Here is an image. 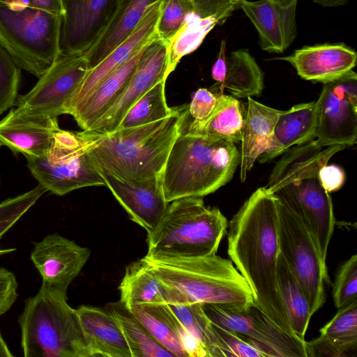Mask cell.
<instances>
[{
	"label": "cell",
	"instance_id": "obj_31",
	"mask_svg": "<svg viewBox=\"0 0 357 357\" xmlns=\"http://www.w3.org/2000/svg\"><path fill=\"white\" fill-rule=\"evenodd\" d=\"M220 92L227 89L235 98L259 96L264 89V73L248 50L231 52Z\"/></svg>",
	"mask_w": 357,
	"mask_h": 357
},
{
	"label": "cell",
	"instance_id": "obj_46",
	"mask_svg": "<svg viewBox=\"0 0 357 357\" xmlns=\"http://www.w3.org/2000/svg\"><path fill=\"white\" fill-rule=\"evenodd\" d=\"M318 176L321 185L329 193L339 190L345 181L343 169L335 165H325L319 169Z\"/></svg>",
	"mask_w": 357,
	"mask_h": 357
},
{
	"label": "cell",
	"instance_id": "obj_33",
	"mask_svg": "<svg viewBox=\"0 0 357 357\" xmlns=\"http://www.w3.org/2000/svg\"><path fill=\"white\" fill-rule=\"evenodd\" d=\"M107 309L117 320L132 357H175L120 301L109 303Z\"/></svg>",
	"mask_w": 357,
	"mask_h": 357
},
{
	"label": "cell",
	"instance_id": "obj_35",
	"mask_svg": "<svg viewBox=\"0 0 357 357\" xmlns=\"http://www.w3.org/2000/svg\"><path fill=\"white\" fill-rule=\"evenodd\" d=\"M165 82V80L158 82L135 102L116 130L147 124L169 116L174 108L167 104Z\"/></svg>",
	"mask_w": 357,
	"mask_h": 357
},
{
	"label": "cell",
	"instance_id": "obj_16",
	"mask_svg": "<svg viewBox=\"0 0 357 357\" xmlns=\"http://www.w3.org/2000/svg\"><path fill=\"white\" fill-rule=\"evenodd\" d=\"M91 251L58 234L34 244L31 259L42 277V285L67 292L87 262Z\"/></svg>",
	"mask_w": 357,
	"mask_h": 357
},
{
	"label": "cell",
	"instance_id": "obj_3",
	"mask_svg": "<svg viewBox=\"0 0 357 357\" xmlns=\"http://www.w3.org/2000/svg\"><path fill=\"white\" fill-rule=\"evenodd\" d=\"M184 107L147 124L107 133L81 131L86 152L99 172L137 181L160 176L181 132Z\"/></svg>",
	"mask_w": 357,
	"mask_h": 357
},
{
	"label": "cell",
	"instance_id": "obj_27",
	"mask_svg": "<svg viewBox=\"0 0 357 357\" xmlns=\"http://www.w3.org/2000/svg\"><path fill=\"white\" fill-rule=\"evenodd\" d=\"M162 0H117L107 27L84 54L89 70L101 62L135 29L151 4Z\"/></svg>",
	"mask_w": 357,
	"mask_h": 357
},
{
	"label": "cell",
	"instance_id": "obj_32",
	"mask_svg": "<svg viewBox=\"0 0 357 357\" xmlns=\"http://www.w3.org/2000/svg\"><path fill=\"white\" fill-rule=\"evenodd\" d=\"M278 282L291 327L294 335L305 340L310 320V305L304 290L280 253Z\"/></svg>",
	"mask_w": 357,
	"mask_h": 357
},
{
	"label": "cell",
	"instance_id": "obj_13",
	"mask_svg": "<svg viewBox=\"0 0 357 357\" xmlns=\"http://www.w3.org/2000/svg\"><path fill=\"white\" fill-rule=\"evenodd\" d=\"M316 102L315 139L323 146H352L357 138V75L324 84Z\"/></svg>",
	"mask_w": 357,
	"mask_h": 357
},
{
	"label": "cell",
	"instance_id": "obj_10",
	"mask_svg": "<svg viewBox=\"0 0 357 357\" xmlns=\"http://www.w3.org/2000/svg\"><path fill=\"white\" fill-rule=\"evenodd\" d=\"M280 253L303 287L313 315L326 301L330 283L326 262L302 220L278 199Z\"/></svg>",
	"mask_w": 357,
	"mask_h": 357
},
{
	"label": "cell",
	"instance_id": "obj_52",
	"mask_svg": "<svg viewBox=\"0 0 357 357\" xmlns=\"http://www.w3.org/2000/svg\"><path fill=\"white\" fill-rule=\"evenodd\" d=\"M2 1L9 3H19V4H26L31 3V0H1Z\"/></svg>",
	"mask_w": 357,
	"mask_h": 357
},
{
	"label": "cell",
	"instance_id": "obj_42",
	"mask_svg": "<svg viewBox=\"0 0 357 357\" xmlns=\"http://www.w3.org/2000/svg\"><path fill=\"white\" fill-rule=\"evenodd\" d=\"M211 325L216 340L217 357H263L257 349L236 333L212 322Z\"/></svg>",
	"mask_w": 357,
	"mask_h": 357
},
{
	"label": "cell",
	"instance_id": "obj_18",
	"mask_svg": "<svg viewBox=\"0 0 357 357\" xmlns=\"http://www.w3.org/2000/svg\"><path fill=\"white\" fill-rule=\"evenodd\" d=\"M162 1L151 4L132 33L117 45L101 62L89 70L73 93L66 109L70 112L92 93L96 86L112 71L143 49L156 36V26Z\"/></svg>",
	"mask_w": 357,
	"mask_h": 357
},
{
	"label": "cell",
	"instance_id": "obj_20",
	"mask_svg": "<svg viewBox=\"0 0 357 357\" xmlns=\"http://www.w3.org/2000/svg\"><path fill=\"white\" fill-rule=\"evenodd\" d=\"M238 5L255 26L263 50L282 53L295 39L297 2L282 6L271 0H240Z\"/></svg>",
	"mask_w": 357,
	"mask_h": 357
},
{
	"label": "cell",
	"instance_id": "obj_48",
	"mask_svg": "<svg viewBox=\"0 0 357 357\" xmlns=\"http://www.w3.org/2000/svg\"><path fill=\"white\" fill-rule=\"evenodd\" d=\"M30 4L56 15L62 16L63 13L61 0H31Z\"/></svg>",
	"mask_w": 357,
	"mask_h": 357
},
{
	"label": "cell",
	"instance_id": "obj_41",
	"mask_svg": "<svg viewBox=\"0 0 357 357\" xmlns=\"http://www.w3.org/2000/svg\"><path fill=\"white\" fill-rule=\"evenodd\" d=\"M219 101V93L205 88L197 90L189 105L185 106L182 124L195 126L204 123L214 112Z\"/></svg>",
	"mask_w": 357,
	"mask_h": 357
},
{
	"label": "cell",
	"instance_id": "obj_26",
	"mask_svg": "<svg viewBox=\"0 0 357 357\" xmlns=\"http://www.w3.org/2000/svg\"><path fill=\"white\" fill-rule=\"evenodd\" d=\"M144 48L108 74L87 98L70 112L82 130L89 129L123 91L140 61Z\"/></svg>",
	"mask_w": 357,
	"mask_h": 357
},
{
	"label": "cell",
	"instance_id": "obj_12",
	"mask_svg": "<svg viewBox=\"0 0 357 357\" xmlns=\"http://www.w3.org/2000/svg\"><path fill=\"white\" fill-rule=\"evenodd\" d=\"M214 324L236 333L263 357H307L305 340L285 332L256 305L243 310L203 304Z\"/></svg>",
	"mask_w": 357,
	"mask_h": 357
},
{
	"label": "cell",
	"instance_id": "obj_8",
	"mask_svg": "<svg viewBox=\"0 0 357 357\" xmlns=\"http://www.w3.org/2000/svg\"><path fill=\"white\" fill-rule=\"evenodd\" d=\"M61 19L30 3L0 0V45L20 69L39 78L61 54Z\"/></svg>",
	"mask_w": 357,
	"mask_h": 357
},
{
	"label": "cell",
	"instance_id": "obj_36",
	"mask_svg": "<svg viewBox=\"0 0 357 357\" xmlns=\"http://www.w3.org/2000/svg\"><path fill=\"white\" fill-rule=\"evenodd\" d=\"M324 335L351 348L357 346V301L338 309L335 315L319 330Z\"/></svg>",
	"mask_w": 357,
	"mask_h": 357
},
{
	"label": "cell",
	"instance_id": "obj_51",
	"mask_svg": "<svg viewBox=\"0 0 357 357\" xmlns=\"http://www.w3.org/2000/svg\"><path fill=\"white\" fill-rule=\"evenodd\" d=\"M282 6H289L298 0H271Z\"/></svg>",
	"mask_w": 357,
	"mask_h": 357
},
{
	"label": "cell",
	"instance_id": "obj_6",
	"mask_svg": "<svg viewBox=\"0 0 357 357\" xmlns=\"http://www.w3.org/2000/svg\"><path fill=\"white\" fill-rule=\"evenodd\" d=\"M155 229L147 234L152 259L190 258L217 254L228 222L218 208L205 206L202 197L174 200Z\"/></svg>",
	"mask_w": 357,
	"mask_h": 357
},
{
	"label": "cell",
	"instance_id": "obj_11",
	"mask_svg": "<svg viewBox=\"0 0 357 357\" xmlns=\"http://www.w3.org/2000/svg\"><path fill=\"white\" fill-rule=\"evenodd\" d=\"M88 71L84 54H60L32 89L17 97L13 112L26 118H57L66 114L70 98Z\"/></svg>",
	"mask_w": 357,
	"mask_h": 357
},
{
	"label": "cell",
	"instance_id": "obj_22",
	"mask_svg": "<svg viewBox=\"0 0 357 357\" xmlns=\"http://www.w3.org/2000/svg\"><path fill=\"white\" fill-rule=\"evenodd\" d=\"M58 128L57 118L22 117L11 109L0 121V141L26 158H38L49 151Z\"/></svg>",
	"mask_w": 357,
	"mask_h": 357
},
{
	"label": "cell",
	"instance_id": "obj_40",
	"mask_svg": "<svg viewBox=\"0 0 357 357\" xmlns=\"http://www.w3.org/2000/svg\"><path fill=\"white\" fill-rule=\"evenodd\" d=\"M20 80V69L0 45V115L15 105Z\"/></svg>",
	"mask_w": 357,
	"mask_h": 357
},
{
	"label": "cell",
	"instance_id": "obj_39",
	"mask_svg": "<svg viewBox=\"0 0 357 357\" xmlns=\"http://www.w3.org/2000/svg\"><path fill=\"white\" fill-rule=\"evenodd\" d=\"M357 255L346 260L338 268L332 295L335 306L338 310L357 301Z\"/></svg>",
	"mask_w": 357,
	"mask_h": 357
},
{
	"label": "cell",
	"instance_id": "obj_43",
	"mask_svg": "<svg viewBox=\"0 0 357 357\" xmlns=\"http://www.w3.org/2000/svg\"><path fill=\"white\" fill-rule=\"evenodd\" d=\"M305 351L307 357H347L351 355V352L356 353V349L320 335L309 342L305 340Z\"/></svg>",
	"mask_w": 357,
	"mask_h": 357
},
{
	"label": "cell",
	"instance_id": "obj_1",
	"mask_svg": "<svg viewBox=\"0 0 357 357\" xmlns=\"http://www.w3.org/2000/svg\"><path fill=\"white\" fill-rule=\"evenodd\" d=\"M227 228V254L250 287L255 305L279 328L296 336L278 287V199L266 187L259 188Z\"/></svg>",
	"mask_w": 357,
	"mask_h": 357
},
{
	"label": "cell",
	"instance_id": "obj_17",
	"mask_svg": "<svg viewBox=\"0 0 357 357\" xmlns=\"http://www.w3.org/2000/svg\"><path fill=\"white\" fill-rule=\"evenodd\" d=\"M110 190L130 218L151 234L163 218L168 206L160 176L137 181L116 178L100 172Z\"/></svg>",
	"mask_w": 357,
	"mask_h": 357
},
{
	"label": "cell",
	"instance_id": "obj_38",
	"mask_svg": "<svg viewBox=\"0 0 357 357\" xmlns=\"http://www.w3.org/2000/svg\"><path fill=\"white\" fill-rule=\"evenodd\" d=\"M47 190L38 185L31 190L0 203V239L31 208Z\"/></svg>",
	"mask_w": 357,
	"mask_h": 357
},
{
	"label": "cell",
	"instance_id": "obj_21",
	"mask_svg": "<svg viewBox=\"0 0 357 357\" xmlns=\"http://www.w3.org/2000/svg\"><path fill=\"white\" fill-rule=\"evenodd\" d=\"M128 309L175 356L208 357L206 349L185 331L167 303L141 304Z\"/></svg>",
	"mask_w": 357,
	"mask_h": 357
},
{
	"label": "cell",
	"instance_id": "obj_50",
	"mask_svg": "<svg viewBox=\"0 0 357 357\" xmlns=\"http://www.w3.org/2000/svg\"><path fill=\"white\" fill-rule=\"evenodd\" d=\"M13 354L9 349L0 332V357H11Z\"/></svg>",
	"mask_w": 357,
	"mask_h": 357
},
{
	"label": "cell",
	"instance_id": "obj_14",
	"mask_svg": "<svg viewBox=\"0 0 357 357\" xmlns=\"http://www.w3.org/2000/svg\"><path fill=\"white\" fill-rule=\"evenodd\" d=\"M167 43L156 36L144 48L140 61L123 91L88 130L94 133L115 130L132 105L158 82L167 79Z\"/></svg>",
	"mask_w": 357,
	"mask_h": 357
},
{
	"label": "cell",
	"instance_id": "obj_19",
	"mask_svg": "<svg viewBox=\"0 0 357 357\" xmlns=\"http://www.w3.org/2000/svg\"><path fill=\"white\" fill-rule=\"evenodd\" d=\"M278 59L289 63L302 79L325 84L352 71L357 54L342 43H324L304 46Z\"/></svg>",
	"mask_w": 357,
	"mask_h": 357
},
{
	"label": "cell",
	"instance_id": "obj_15",
	"mask_svg": "<svg viewBox=\"0 0 357 357\" xmlns=\"http://www.w3.org/2000/svg\"><path fill=\"white\" fill-rule=\"evenodd\" d=\"M117 0H61L60 33L63 54H85L109 22Z\"/></svg>",
	"mask_w": 357,
	"mask_h": 357
},
{
	"label": "cell",
	"instance_id": "obj_45",
	"mask_svg": "<svg viewBox=\"0 0 357 357\" xmlns=\"http://www.w3.org/2000/svg\"><path fill=\"white\" fill-rule=\"evenodd\" d=\"M18 283L10 271L0 268V316L13 306L17 298Z\"/></svg>",
	"mask_w": 357,
	"mask_h": 357
},
{
	"label": "cell",
	"instance_id": "obj_23",
	"mask_svg": "<svg viewBox=\"0 0 357 357\" xmlns=\"http://www.w3.org/2000/svg\"><path fill=\"white\" fill-rule=\"evenodd\" d=\"M75 310L90 357H132L119 324L108 309L81 305Z\"/></svg>",
	"mask_w": 357,
	"mask_h": 357
},
{
	"label": "cell",
	"instance_id": "obj_49",
	"mask_svg": "<svg viewBox=\"0 0 357 357\" xmlns=\"http://www.w3.org/2000/svg\"><path fill=\"white\" fill-rule=\"evenodd\" d=\"M313 2L324 7H336L347 4L349 0H312Z\"/></svg>",
	"mask_w": 357,
	"mask_h": 357
},
{
	"label": "cell",
	"instance_id": "obj_37",
	"mask_svg": "<svg viewBox=\"0 0 357 357\" xmlns=\"http://www.w3.org/2000/svg\"><path fill=\"white\" fill-rule=\"evenodd\" d=\"M192 13H195L192 0H162L156 26L157 37L167 44Z\"/></svg>",
	"mask_w": 357,
	"mask_h": 357
},
{
	"label": "cell",
	"instance_id": "obj_28",
	"mask_svg": "<svg viewBox=\"0 0 357 357\" xmlns=\"http://www.w3.org/2000/svg\"><path fill=\"white\" fill-rule=\"evenodd\" d=\"M126 307L167 303L168 287L152 271L144 258L130 263L119 287Z\"/></svg>",
	"mask_w": 357,
	"mask_h": 357
},
{
	"label": "cell",
	"instance_id": "obj_30",
	"mask_svg": "<svg viewBox=\"0 0 357 357\" xmlns=\"http://www.w3.org/2000/svg\"><path fill=\"white\" fill-rule=\"evenodd\" d=\"M168 289L167 303L181 325L203 346L208 357H217L211 321L203 309V304L191 301L169 287Z\"/></svg>",
	"mask_w": 357,
	"mask_h": 357
},
{
	"label": "cell",
	"instance_id": "obj_29",
	"mask_svg": "<svg viewBox=\"0 0 357 357\" xmlns=\"http://www.w3.org/2000/svg\"><path fill=\"white\" fill-rule=\"evenodd\" d=\"M243 116L241 102L232 96L219 92L218 106L204 123L192 127L181 123V130L238 144L241 140Z\"/></svg>",
	"mask_w": 357,
	"mask_h": 357
},
{
	"label": "cell",
	"instance_id": "obj_2",
	"mask_svg": "<svg viewBox=\"0 0 357 357\" xmlns=\"http://www.w3.org/2000/svg\"><path fill=\"white\" fill-rule=\"evenodd\" d=\"M345 148L323 146L315 138L294 146L275 164L266 186L302 220L325 262L336 221L331 197L321 185L318 173Z\"/></svg>",
	"mask_w": 357,
	"mask_h": 357
},
{
	"label": "cell",
	"instance_id": "obj_34",
	"mask_svg": "<svg viewBox=\"0 0 357 357\" xmlns=\"http://www.w3.org/2000/svg\"><path fill=\"white\" fill-rule=\"evenodd\" d=\"M218 24L213 17H202L195 13L189 14L187 19L167 44L166 76L172 73L181 59L195 51L202 43L206 35Z\"/></svg>",
	"mask_w": 357,
	"mask_h": 357
},
{
	"label": "cell",
	"instance_id": "obj_47",
	"mask_svg": "<svg viewBox=\"0 0 357 357\" xmlns=\"http://www.w3.org/2000/svg\"><path fill=\"white\" fill-rule=\"evenodd\" d=\"M227 71L226 41L222 40L217 59L211 69V77L220 85L225 79Z\"/></svg>",
	"mask_w": 357,
	"mask_h": 357
},
{
	"label": "cell",
	"instance_id": "obj_24",
	"mask_svg": "<svg viewBox=\"0 0 357 357\" xmlns=\"http://www.w3.org/2000/svg\"><path fill=\"white\" fill-rule=\"evenodd\" d=\"M315 101L300 103L282 110L266 150L258 158L260 163L270 162L289 149L315 138Z\"/></svg>",
	"mask_w": 357,
	"mask_h": 357
},
{
	"label": "cell",
	"instance_id": "obj_5",
	"mask_svg": "<svg viewBox=\"0 0 357 357\" xmlns=\"http://www.w3.org/2000/svg\"><path fill=\"white\" fill-rule=\"evenodd\" d=\"M144 259L164 284L192 301L236 310L255 304L250 287L233 262L217 255Z\"/></svg>",
	"mask_w": 357,
	"mask_h": 357
},
{
	"label": "cell",
	"instance_id": "obj_54",
	"mask_svg": "<svg viewBox=\"0 0 357 357\" xmlns=\"http://www.w3.org/2000/svg\"><path fill=\"white\" fill-rule=\"evenodd\" d=\"M3 146L2 142L0 141V146Z\"/></svg>",
	"mask_w": 357,
	"mask_h": 357
},
{
	"label": "cell",
	"instance_id": "obj_4",
	"mask_svg": "<svg viewBox=\"0 0 357 357\" xmlns=\"http://www.w3.org/2000/svg\"><path fill=\"white\" fill-rule=\"evenodd\" d=\"M239 161L236 144L181 130L160 175L166 202L215 192L231 181Z\"/></svg>",
	"mask_w": 357,
	"mask_h": 357
},
{
	"label": "cell",
	"instance_id": "obj_9",
	"mask_svg": "<svg viewBox=\"0 0 357 357\" xmlns=\"http://www.w3.org/2000/svg\"><path fill=\"white\" fill-rule=\"evenodd\" d=\"M32 176L47 191L62 196L75 190L105 185L98 170L86 152L81 132L58 128L47 153L26 158Z\"/></svg>",
	"mask_w": 357,
	"mask_h": 357
},
{
	"label": "cell",
	"instance_id": "obj_7",
	"mask_svg": "<svg viewBox=\"0 0 357 357\" xmlns=\"http://www.w3.org/2000/svg\"><path fill=\"white\" fill-rule=\"evenodd\" d=\"M25 357H90L67 292L41 285L18 319Z\"/></svg>",
	"mask_w": 357,
	"mask_h": 357
},
{
	"label": "cell",
	"instance_id": "obj_44",
	"mask_svg": "<svg viewBox=\"0 0 357 357\" xmlns=\"http://www.w3.org/2000/svg\"><path fill=\"white\" fill-rule=\"evenodd\" d=\"M195 13L202 17H213L218 24L231 15L240 0H192Z\"/></svg>",
	"mask_w": 357,
	"mask_h": 357
},
{
	"label": "cell",
	"instance_id": "obj_25",
	"mask_svg": "<svg viewBox=\"0 0 357 357\" xmlns=\"http://www.w3.org/2000/svg\"><path fill=\"white\" fill-rule=\"evenodd\" d=\"M282 110L248 98L244 111L240 150V178L244 182L255 161L268 146Z\"/></svg>",
	"mask_w": 357,
	"mask_h": 357
},
{
	"label": "cell",
	"instance_id": "obj_53",
	"mask_svg": "<svg viewBox=\"0 0 357 357\" xmlns=\"http://www.w3.org/2000/svg\"><path fill=\"white\" fill-rule=\"evenodd\" d=\"M15 250V248L0 249V257Z\"/></svg>",
	"mask_w": 357,
	"mask_h": 357
}]
</instances>
